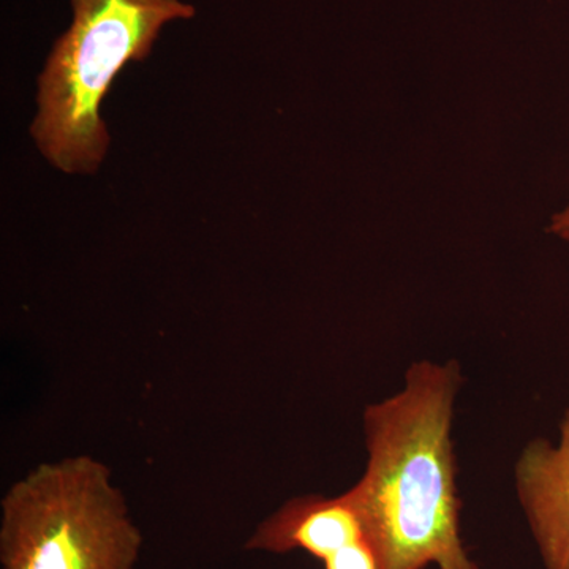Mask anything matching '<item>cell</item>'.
Wrapping results in <instances>:
<instances>
[{
    "instance_id": "6da1fadb",
    "label": "cell",
    "mask_w": 569,
    "mask_h": 569,
    "mask_svg": "<svg viewBox=\"0 0 569 569\" xmlns=\"http://www.w3.org/2000/svg\"><path fill=\"white\" fill-rule=\"evenodd\" d=\"M458 362H417L406 388L366 408V473L348 490L381 569H478L460 538L451 429Z\"/></svg>"
},
{
    "instance_id": "7a4b0ae2",
    "label": "cell",
    "mask_w": 569,
    "mask_h": 569,
    "mask_svg": "<svg viewBox=\"0 0 569 569\" xmlns=\"http://www.w3.org/2000/svg\"><path fill=\"white\" fill-rule=\"evenodd\" d=\"M73 21L39 77L32 140L63 174L91 176L110 149L100 114L112 82L149 58L164 26L194 17L182 0H71Z\"/></svg>"
},
{
    "instance_id": "3957f363",
    "label": "cell",
    "mask_w": 569,
    "mask_h": 569,
    "mask_svg": "<svg viewBox=\"0 0 569 569\" xmlns=\"http://www.w3.org/2000/svg\"><path fill=\"white\" fill-rule=\"evenodd\" d=\"M141 545L110 468L91 456L41 463L2 498V569H133Z\"/></svg>"
},
{
    "instance_id": "277c9868",
    "label": "cell",
    "mask_w": 569,
    "mask_h": 569,
    "mask_svg": "<svg viewBox=\"0 0 569 569\" xmlns=\"http://www.w3.org/2000/svg\"><path fill=\"white\" fill-rule=\"evenodd\" d=\"M516 490L546 569H569V408L559 443L537 438L515 468Z\"/></svg>"
},
{
    "instance_id": "5b68a950",
    "label": "cell",
    "mask_w": 569,
    "mask_h": 569,
    "mask_svg": "<svg viewBox=\"0 0 569 569\" xmlns=\"http://www.w3.org/2000/svg\"><path fill=\"white\" fill-rule=\"evenodd\" d=\"M366 538L361 512L347 490L335 498L302 496L287 501L258 526L246 548L272 553L305 550L323 563Z\"/></svg>"
},
{
    "instance_id": "8992f818",
    "label": "cell",
    "mask_w": 569,
    "mask_h": 569,
    "mask_svg": "<svg viewBox=\"0 0 569 569\" xmlns=\"http://www.w3.org/2000/svg\"><path fill=\"white\" fill-rule=\"evenodd\" d=\"M325 569H381L380 559L369 538L339 550L323 561Z\"/></svg>"
},
{
    "instance_id": "52a82bcc",
    "label": "cell",
    "mask_w": 569,
    "mask_h": 569,
    "mask_svg": "<svg viewBox=\"0 0 569 569\" xmlns=\"http://www.w3.org/2000/svg\"><path fill=\"white\" fill-rule=\"evenodd\" d=\"M550 231L569 242V208L553 217Z\"/></svg>"
}]
</instances>
